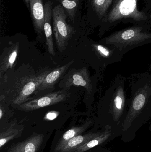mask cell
<instances>
[{
  "instance_id": "6da1fadb",
  "label": "cell",
  "mask_w": 151,
  "mask_h": 152,
  "mask_svg": "<svg viewBox=\"0 0 151 152\" xmlns=\"http://www.w3.org/2000/svg\"><path fill=\"white\" fill-rule=\"evenodd\" d=\"M131 90L130 102L123 122L127 130L138 120L151 115V74L149 72L134 74L129 78Z\"/></svg>"
},
{
  "instance_id": "7a4b0ae2",
  "label": "cell",
  "mask_w": 151,
  "mask_h": 152,
  "mask_svg": "<svg viewBox=\"0 0 151 152\" xmlns=\"http://www.w3.org/2000/svg\"><path fill=\"white\" fill-rule=\"evenodd\" d=\"M126 78L119 75L116 76L106 91L102 103L105 114L114 123L124 121L127 111L130 97L126 91Z\"/></svg>"
},
{
  "instance_id": "3957f363",
  "label": "cell",
  "mask_w": 151,
  "mask_h": 152,
  "mask_svg": "<svg viewBox=\"0 0 151 152\" xmlns=\"http://www.w3.org/2000/svg\"><path fill=\"white\" fill-rule=\"evenodd\" d=\"M116 48L123 56L139 46L151 43V33L142 27L133 26L114 32L101 41Z\"/></svg>"
},
{
  "instance_id": "277c9868",
  "label": "cell",
  "mask_w": 151,
  "mask_h": 152,
  "mask_svg": "<svg viewBox=\"0 0 151 152\" xmlns=\"http://www.w3.org/2000/svg\"><path fill=\"white\" fill-rule=\"evenodd\" d=\"M138 0H115L112 9L104 21L113 23L122 19L132 18L136 21L147 19L144 12L137 8Z\"/></svg>"
},
{
  "instance_id": "5b68a950",
  "label": "cell",
  "mask_w": 151,
  "mask_h": 152,
  "mask_svg": "<svg viewBox=\"0 0 151 152\" xmlns=\"http://www.w3.org/2000/svg\"><path fill=\"white\" fill-rule=\"evenodd\" d=\"M52 16L56 43L59 51L62 52L66 49L74 30L72 26L66 23V15L61 5H57L54 8Z\"/></svg>"
},
{
  "instance_id": "8992f818",
  "label": "cell",
  "mask_w": 151,
  "mask_h": 152,
  "mask_svg": "<svg viewBox=\"0 0 151 152\" xmlns=\"http://www.w3.org/2000/svg\"><path fill=\"white\" fill-rule=\"evenodd\" d=\"M67 94L63 91L50 93L37 99L27 101L21 104L20 108L24 111L34 110L49 105H54L66 100Z\"/></svg>"
},
{
  "instance_id": "52a82bcc",
  "label": "cell",
  "mask_w": 151,
  "mask_h": 152,
  "mask_svg": "<svg viewBox=\"0 0 151 152\" xmlns=\"http://www.w3.org/2000/svg\"><path fill=\"white\" fill-rule=\"evenodd\" d=\"M48 74V71H45L38 76L31 77L27 80L25 84L20 88L17 94L13 100V104L19 105L27 102L29 100L28 97L37 90Z\"/></svg>"
},
{
  "instance_id": "ba28073f",
  "label": "cell",
  "mask_w": 151,
  "mask_h": 152,
  "mask_svg": "<svg viewBox=\"0 0 151 152\" xmlns=\"http://www.w3.org/2000/svg\"><path fill=\"white\" fill-rule=\"evenodd\" d=\"M65 85L66 88L72 86L82 87L89 94H91L94 91V85L88 70L86 67L82 68L70 75Z\"/></svg>"
},
{
  "instance_id": "9c48e42d",
  "label": "cell",
  "mask_w": 151,
  "mask_h": 152,
  "mask_svg": "<svg viewBox=\"0 0 151 152\" xmlns=\"http://www.w3.org/2000/svg\"><path fill=\"white\" fill-rule=\"evenodd\" d=\"M29 5L35 29L38 34H41L43 30L44 20V8L42 0H29Z\"/></svg>"
},
{
  "instance_id": "30bf717a",
  "label": "cell",
  "mask_w": 151,
  "mask_h": 152,
  "mask_svg": "<svg viewBox=\"0 0 151 152\" xmlns=\"http://www.w3.org/2000/svg\"><path fill=\"white\" fill-rule=\"evenodd\" d=\"M73 62L74 61H72L64 66L57 68L48 73L43 80L42 83L39 86L37 90L42 91L53 87Z\"/></svg>"
},
{
  "instance_id": "8fae6325",
  "label": "cell",
  "mask_w": 151,
  "mask_h": 152,
  "mask_svg": "<svg viewBox=\"0 0 151 152\" xmlns=\"http://www.w3.org/2000/svg\"><path fill=\"white\" fill-rule=\"evenodd\" d=\"M100 133L90 134L85 135H77L70 139L67 142L63 145L57 150L60 152H70L74 151L79 146L90 141L100 134Z\"/></svg>"
},
{
  "instance_id": "7c38bea8",
  "label": "cell",
  "mask_w": 151,
  "mask_h": 152,
  "mask_svg": "<svg viewBox=\"0 0 151 152\" xmlns=\"http://www.w3.org/2000/svg\"><path fill=\"white\" fill-rule=\"evenodd\" d=\"M42 140V136H35L15 146L10 152H35Z\"/></svg>"
},
{
  "instance_id": "4fadbf2b",
  "label": "cell",
  "mask_w": 151,
  "mask_h": 152,
  "mask_svg": "<svg viewBox=\"0 0 151 152\" xmlns=\"http://www.w3.org/2000/svg\"><path fill=\"white\" fill-rule=\"evenodd\" d=\"M19 52L18 44H14L7 49L1 62V71H4L13 66Z\"/></svg>"
},
{
  "instance_id": "5bb4252c",
  "label": "cell",
  "mask_w": 151,
  "mask_h": 152,
  "mask_svg": "<svg viewBox=\"0 0 151 152\" xmlns=\"http://www.w3.org/2000/svg\"><path fill=\"white\" fill-rule=\"evenodd\" d=\"M111 135V131L107 130L101 133L99 135L93 138L90 141L79 146L74 151L75 152H83L93 148L98 145L105 142Z\"/></svg>"
},
{
  "instance_id": "9a60e30c",
  "label": "cell",
  "mask_w": 151,
  "mask_h": 152,
  "mask_svg": "<svg viewBox=\"0 0 151 152\" xmlns=\"http://www.w3.org/2000/svg\"><path fill=\"white\" fill-rule=\"evenodd\" d=\"M113 0H93V8L98 17L101 18L106 13Z\"/></svg>"
},
{
  "instance_id": "2e32d148",
  "label": "cell",
  "mask_w": 151,
  "mask_h": 152,
  "mask_svg": "<svg viewBox=\"0 0 151 152\" xmlns=\"http://www.w3.org/2000/svg\"><path fill=\"white\" fill-rule=\"evenodd\" d=\"M66 11L70 19L73 20L76 14L79 0H59Z\"/></svg>"
},
{
  "instance_id": "e0dca14e",
  "label": "cell",
  "mask_w": 151,
  "mask_h": 152,
  "mask_svg": "<svg viewBox=\"0 0 151 152\" xmlns=\"http://www.w3.org/2000/svg\"><path fill=\"white\" fill-rule=\"evenodd\" d=\"M84 128L82 127H75L67 130L63 135L60 142L59 143L57 146L56 150L58 149L59 147L64 144L66 143L70 139L74 137L77 135L79 133H81L82 132Z\"/></svg>"
},
{
  "instance_id": "ac0fdd59",
  "label": "cell",
  "mask_w": 151,
  "mask_h": 152,
  "mask_svg": "<svg viewBox=\"0 0 151 152\" xmlns=\"http://www.w3.org/2000/svg\"><path fill=\"white\" fill-rule=\"evenodd\" d=\"M58 115V114L56 112H50L46 114L45 118L46 119L48 120H53L57 118Z\"/></svg>"
},
{
  "instance_id": "d6986e66",
  "label": "cell",
  "mask_w": 151,
  "mask_h": 152,
  "mask_svg": "<svg viewBox=\"0 0 151 152\" xmlns=\"http://www.w3.org/2000/svg\"><path fill=\"white\" fill-rule=\"evenodd\" d=\"M3 115V113L2 110L1 109H0V119H1L2 118Z\"/></svg>"
},
{
  "instance_id": "ffe728a7",
  "label": "cell",
  "mask_w": 151,
  "mask_h": 152,
  "mask_svg": "<svg viewBox=\"0 0 151 152\" xmlns=\"http://www.w3.org/2000/svg\"><path fill=\"white\" fill-rule=\"evenodd\" d=\"M24 1L25 2L27 6H28V4H29V0H24Z\"/></svg>"
}]
</instances>
